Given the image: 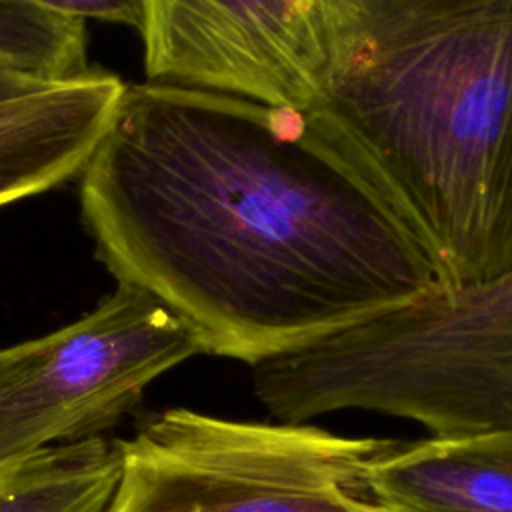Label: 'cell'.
I'll return each instance as SVG.
<instances>
[{
  "label": "cell",
  "instance_id": "cell-1",
  "mask_svg": "<svg viewBox=\"0 0 512 512\" xmlns=\"http://www.w3.org/2000/svg\"><path fill=\"white\" fill-rule=\"evenodd\" d=\"M82 218L118 284L250 366L446 290L392 212L304 112L126 86L82 172Z\"/></svg>",
  "mask_w": 512,
  "mask_h": 512
},
{
  "label": "cell",
  "instance_id": "cell-2",
  "mask_svg": "<svg viewBox=\"0 0 512 512\" xmlns=\"http://www.w3.org/2000/svg\"><path fill=\"white\" fill-rule=\"evenodd\" d=\"M304 112L446 288L512 272V0H320Z\"/></svg>",
  "mask_w": 512,
  "mask_h": 512
},
{
  "label": "cell",
  "instance_id": "cell-3",
  "mask_svg": "<svg viewBox=\"0 0 512 512\" xmlns=\"http://www.w3.org/2000/svg\"><path fill=\"white\" fill-rule=\"evenodd\" d=\"M280 422L364 410L430 436L512 430V272L376 310L252 364Z\"/></svg>",
  "mask_w": 512,
  "mask_h": 512
},
{
  "label": "cell",
  "instance_id": "cell-4",
  "mask_svg": "<svg viewBox=\"0 0 512 512\" xmlns=\"http://www.w3.org/2000/svg\"><path fill=\"white\" fill-rule=\"evenodd\" d=\"M398 444L168 408L120 440L108 512H386L364 476Z\"/></svg>",
  "mask_w": 512,
  "mask_h": 512
},
{
  "label": "cell",
  "instance_id": "cell-5",
  "mask_svg": "<svg viewBox=\"0 0 512 512\" xmlns=\"http://www.w3.org/2000/svg\"><path fill=\"white\" fill-rule=\"evenodd\" d=\"M196 354L194 330L130 284L54 332L0 348V466L104 438L158 376Z\"/></svg>",
  "mask_w": 512,
  "mask_h": 512
},
{
  "label": "cell",
  "instance_id": "cell-6",
  "mask_svg": "<svg viewBox=\"0 0 512 512\" xmlns=\"http://www.w3.org/2000/svg\"><path fill=\"white\" fill-rule=\"evenodd\" d=\"M148 82L308 112L324 74L320 0H142Z\"/></svg>",
  "mask_w": 512,
  "mask_h": 512
},
{
  "label": "cell",
  "instance_id": "cell-7",
  "mask_svg": "<svg viewBox=\"0 0 512 512\" xmlns=\"http://www.w3.org/2000/svg\"><path fill=\"white\" fill-rule=\"evenodd\" d=\"M124 88L118 76L90 70L0 100V206L82 174Z\"/></svg>",
  "mask_w": 512,
  "mask_h": 512
},
{
  "label": "cell",
  "instance_id": "cell-8",
  "mask_svg": "<svg viewBox=\"0 0 512 512\" xmlns=\"http://www.w3.org/2000/svg\"><path fill=\"white\" fill-rule=\"evenodd\" d=\"M364 492L386 512H512V430L400 440Z\"/></svg>",
  "mask_w": 512,
  "mask_h": 512
},
{
  "label": "cell",
  "instance_id": "cell-9",
  "mask_svg": "<svg viewBox=\"0 0 512 512\" xmlns=\"http://www.w3.org/2000/svg\"><path fill=\"white\" fill-rule=\"evenodd\" d=\"M120 476V442L52 446L0 466V512H108Z\"/></svg>",
  "mask_w": 512,
  "mask_h": 512
},
{
  "label": "cell",
  "instance_id": "cell-10",
  "mask_svg": "<svg viewBox=\"0 0 512 512\" xmlns=\"http://www.w3.org/2000/svg\"><path fill=\"white\" fill-rule=\"evenodd\" d=\"M0 64L44 82L88 74L84 20L26 0H0Z\"/></svg>",
  "mask_w": 512,
  "mask_h": 512
},
{
  "label": "cell",
  "instance_id": "cell-11",
  "mask_svg": "<svg viewBox=\"0 0 512 512\" xmlns=\"http://www.w3.org/2000/svg\"><path fill=\"white\" fill-rule=\"evenodd\" d=\"M38 8L68 18H94L114 24L132 26L138 32L144 22V2L142 0H26Z\"/></svg>",
  "mask_w": 512,
  "mask_h": 512
},
{
  "label": "cell",
  "instance_id": "cell-12",
  "mask_svg": "<svg viewBox=\"0 0 512 512\" xmlns=\"http://www.w3.org/2000/svg\"><path fill=\"white\" fill-rule=\"evenodd\" d=\"M46 84H52V82L38 80L30 74H24L20 70H14V68H8V66L0 64V100L26 94V92L36 90V88L46 86Z\"/></svg>",
  "mask_w": 512,
  "mask_h": 512
}]
</instances>
